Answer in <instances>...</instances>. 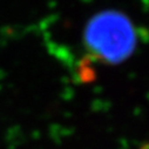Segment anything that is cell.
<instances>
[{"label":"cell","mask_w":149,"mask_h":149,"mask_svg":"<svg viewBox=\"0 0 149 149\" xmlns=\"http://www.w3.org/2000/svg\"><path fill=\"white\" fill-rule=\"evenodd\" d=\"M84 40L94 58L107 63H119L135 51L137 32L125 14L104 11L88 21Z\"/></svg>","instance_id":"1"},{"label":"cell","mask_w":149,"mask_h":149,"mask_svg":"<svg viewBox=\"0 0 149 149\" xmlns=\"http://www.w3.org/2000/svg\"><path fill=\"white\" fill-rule=\"evenodd\" d=\"M79 75L84 82H89L95 79V70L93 69L91 63H81V67L79 69Z\"/></svg>","instance_id":"2"}]
</instances>
